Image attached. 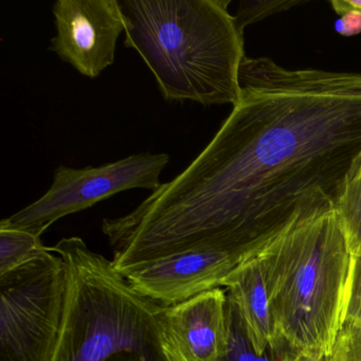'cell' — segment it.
Wrapping results in <instances>:
<instances>
[{
    "mask_svg": "<svg viewBox=\"0 0 361 361\" xmlns=\"http://www.w3.org/2000/svg\"><path fill=\"white\" fill-rule=\"evenodd\" d=\"M240 98L206 149L102 232L119 271L188 251L255 257L302 215L335 208L361 155V73L245 56Z\"/></svg>",
    "mask_w": 361,
    "mask_h": 361,
    "instance_id": "cell-1",
    "label": "cell"
},
{
    "mask_svg": "<svg viewBox=\"0 0 361 361\" xmlns=\"http://www.w3.org/2000/svg\"><path fill=\"white\" fill-rule=\"evenodd\" d=\"M124 46L140 54L164 100L238 104L244 35L230 0H119Z\"/></svg>",
    "mask_w": 361,
    "mask_h": 361,
    "instance_id": "cell-2",
    "label": "cell"
},
{
    "mask_svg": "<svg viewBox=\"0 0 361 361\" xmlns=\"http://www.w3.org/2000/svg\"><path fill=\"white\" fill-rule=\"evenodd\" d=\"M257 257L283 345L326 359L343 322L353 261L335 210L298 217Z\"/></svg>",
    "mask_w": 361,
    "mask_h": 361,
    "instance_id": "cell-3",
    "label": "cell"
},
{
    "mask_svg": "<svg viewBox=\"0 0 361 361\" xmlns=\"http://www.w3.org/2000/svg\"><path fill=\"white\" fill-rule=\"evenodd\" d=\"M65 265L66 295L51 361H181L164 306L133 288L113 261L66 238L52 247Z\"/></svg>",
    "mask_w": 361,
    "mask_h": 361,
    "instance_id": "cell-4",
    "label": "cell"
},
{
    "mask_svg": "<svg viewBox=\"0 0 361 361\" xmlns=\"http://www.w3.org/2000/svg\"><path fill=\"white\" fill-rule=\"evenodd\" d=\"M65 295L64 262L52 251L0 276V361H51Z\"/></svg>",
    "mask_w": 361,
    "mask_h": 361,
    "instance_id": "cell-5",
    "label": "cell"
},
{
    "mask_svg": "<svg viewBox=\"0 0 361 361\" xmlns=\"http://www.w3.org/2000/svg\"><path fill=\"white\" fill-rule=\"evenodd\" d=\"M170 162L168 154L141 153L94 168L56 169L51 187L37 202L0 221V227L42 234L67 215L132 189H159L160 175Z\"/></svg>",
    "mask_w": 361,
    "mask_h": 361,
    "instance_id": "cell-6",
    "label": "cell"
},
{
    "mask_svg": "<svg viewBox=\"0 0 361 361\" xmlns=\"http://www.w3.org/2000/svg\"><path fill=\"white\" fill-rule=\"evenodd\" d=\"M56 35L50 49L84 77L96 79L115 62L126 32L119 0H58L52 7Z\"/></svg>",
    "mask_w": 361,
    "mask_h": 361,
    "instance_id": "cell-7",
    "label": "cell"
},
{
    "mask_svg": "<svg viewBox=\"0 0 361 361\" xmlns=\"http://www.w3.org/2000/svg\"><path fill=\"white\" fill-rule=\"evenodd\" d=\"M244 261L223 251H188L138 266L123 276L135 290L169 307L221 287Z\"/></svg>",
    "mask_w": 361,
    "mask_h": 361,
    "instance_id": "cell-8",
    "label": "cell"
},
{
    "mask_svg": "<svg viewBox=\"0 0 361 361\" xmlns=\"http://www.w3.org/2000/svg\"><path fill=\"white\" fill-rule=\"evenodd\" d=\"M227 298L221 287L164 308L166 333L181 361H223Z\"/></svg>",
    "mask_w": 361,
    "mask_h": 361,
    "instance_id": "cell-9",
    "label": "cell"
},
{
    "mask_svg": "<svg viewBox=\"0 0 361 361\" xmlns=\"http://www.w3.org/2000/svg\"><path fill=\"white\" fill-rule=\"evenodd\" d=\"M221 286L226 287L228 295L235 303L257 354L264 355L268 350L281 354L293 353L283 345L279 337L257 255L242 262L221 281Z\"/></svg>",
    "mask_w": 361,
    "mask_h": 361,
    "instance_id": "cell-10",
    "label": "cell"
},
{
    "mask_svg": "<svg viewBox=\"0 0 361 361\" xmlns=\"http://www.w3.org/2000/svg\"><path fill=\"white\" fill-rule=\"evenodd\" d=\"M334 210L350 252L361 255V155L350 168Z\"/></svg>",
    "mask_w": 361,
    "mask_h": 361,
    "instance_id": "cell-11",
    "label": "cell"
},
{
    "mask_svg": "<svg viewBox=\"0 0 361 361\" xmlns=\"http://www.w3.org/2000/svg\"><path fill=\"white\" fill-rule=\"evenodd\" d=\"M41 236L24 230L0 227V276L49 252Z\"/></svg>",
    "mask_w": 361,
    "mask_h": 361,
    "instance_id": "cell-12",
    "label": "cell"
},
{
    "mask_svg": "<svg viewBox=\"0 0 361 361\" xmlns=\"http://www.w3.org/2000/svg\"><path fill=\"white\" fill-rule=\"evenodd\" d=\"M290 354L268 350L259 355L253 348L233 300L227 298V348L223 361H285Z\"/></svg>",
    "mask_w": 361,
    "mask_h": 361,
    "instance_id": "cell-13",
    "label": "cell"
},
{
    "mask_svg": "<svg viewBox=\"0 0 361 361\" xmlns=\"http://www.w3.org/2000/svg\"><path fill=\"white\" fill-rule=\"evenodd\" d=\"M303 1L299 0H281V1H240L238 12L234 16L236 27L244 35L245 28L249 25L259 22L280 12L286 11L295 6H300Z\"/></svg>",
    "mask_w": 361,
    "mask_h": 361,
    "instance_id": "cell-14",
    "label": "cell"
},
{
    "mask_svg": "<svg viewBox=\"0 0 361 361\" xmlns=\"http://www.w3.org/2000/svg\"><path fill=\"white\" fill-rule=\"evenodd\" d=\"M326 361H361V324H343Z\"/></svg>",
    "mask_w": 361,
    "mask_h": 361,
    "instance_id": "cell-15",
    "label": "cell"
},
{
    "mask_svg": "<svg viewBox=\"0 0 361 361\" xmlns=\"http://www.w3.org/2000/svg\"><path fill=\"white\" fill-rule=\"evenodd\" d=\"M343 323L361 324V255H353Z\"/></svg>",
    "mask_w": 361,
    "mask_h": 361,
    "instance_id": "cell-16",
    "label": "cell"
},
{
    "mask_svg": "<svg viewBox=\"0 0 361 361\" xmlns=\"http://www.w3.org/2000/svg\"><path fill=\"white\" fill-rule=\"evenodd\" d=\"M335 31L343 37H354L361 33V12L348 11L335 22Z\"/></svg>",
    "mask_w": 361,
    "mask_h": 361,
    "instance_id": "cell-17",
    "label": "cell"
},
{
    "mask_svg": "<svg viewBox=\"0 0 361 361\" xmlns=\"http://www.w3.org/2000/svg\"><path fill=\"white\" fill-rule=\"evenodd\" d=\"M331 6L340 16L353 10L361 12V0H331Z\"/></svg>",
    "mask_w": 361,
    "mask_h": 361,
    "instance_id": "cell-18",
    "label": "cell"
},
{
    "mask_svg": "<svg viewBox=\"0 0 361 361\" xmlns=\"http://www.w3.org/2000/svg\"><path fill=\"white\" fill-rule=\"evenodd\" d=\"M285 361H326V359L317 358L306 354H290Z\"/></svg>",
    "mask_w": 361,
    "mask_h": 361,
    "instance_id": "cell-19",
    "label": "cell"
}]
</instances>
